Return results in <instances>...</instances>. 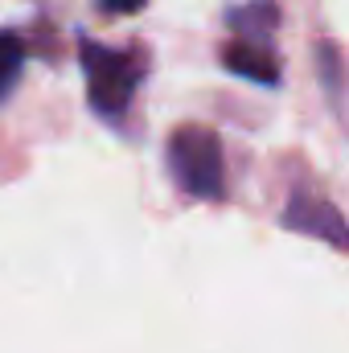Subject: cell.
<instances>
[{
	"label": "cell",
	"instance_id": "5",
	"mask_svg": "<svg viewBox=\"0 0 349 353\" xmlns=\"http://www.w3.org/2000/svg\"><path fill=\"white\" fill-rule=\"evenodd\" d=\"M230 29H235V37H243V41H263L267 46V33H275V25H279V8H275V0H251V4H243V8H230Z\"/></svg>",
	"mask_w": 349,
	"mask_h": 353
},
{
	"label": "cell",
	"instance_id": "7",
	"mask_svg": "<svg viewBox=\"0 0 349 353\" xmlns=\"http://www.w3.org/2000/svg\"><path fill=\"white\" fill-rule=\"evenodd\" d=\"M107 17H128V12H140L144 8V0H94Z\"/></svg>",
	"mask_w": 349,
	"mask_h": 353
},
{
	"label": "cell",
	"instance_id": "2",
	"mask_svg": "<svg viewBox=\"0 0 349 353\" xmlns=\"http://www.w3.org/2000/svg\"><path fill=\"white\" fill-rule=\"evenodd\" d=\"M79 58H83V74H87V94L90 107L99 115H123L136 83H140V66H136V54H123V50H111V46H99L83 37L79 41Z\"/></svg>",
	"mask_w": 349,
	"mask_h": 353
},
{
	"label": "cell",
	"instance_id": "3",
	"mask_svg": "<svg viewBox=\"0 0 349 353\" xmlns=\"http://www.w3.org/2000/svg\"><path fill=\"white\" fill-rule=\"evenodd\" d=\"M283 226L300 230L308 239H321V243H329L337 251H349V226L341 218V210L333 201L308 193V189H292V197L283 205Z\"/></svg>",
	"mask_w": 349,
	"mask_h": 353
},
{
	"label": "cell",
	"instance_id": "1",
	"mask_svg": "<svg viewBox=\"0 0 349 353\" xmlns=\"http://www.w3.org/2000/svg\"><path fill=\"white\" fill-rule=\"evenodd\" d=\"M169 169H173L177 185L197 201H218L226 189L222 144L210 128H197V123L177 128L169 136Z\"/></svg>",
	"mask_w": 349,
	"mask_h": 353
},
{
	"label": "cell",
	"instance_id": "6",
	"mask_svg": "<svg viewBox=\"0 0 349 353\" xmlns=\"http://www.w3.org/2000/svg\"><path fill=\"white\" fill-rule=\"evenodd\" d=\"M21 66H25V46H21V37H17V33H0V99L17 87Z\"/></svg>",
	"mask_w": 349,
	"mask_h": 353
},
{
	"label": "cell",
	"instance_id": "4",
	"mask_svg": "<svg viewBox=\"0 0 349 353\" xmlns=\"http://www.w3.org/2000/svg\"><path fill=\"white\" fill-rule=\"evenodd\" d=\"M222 66H226L230 74L247 79V83H259V87H275V83H279V62H275V54H271L263 41H243V37H235V41L222 50Z\"/></svg>",
	"mask_w": 349,
	"mask_h": 353
}]
</instances>
